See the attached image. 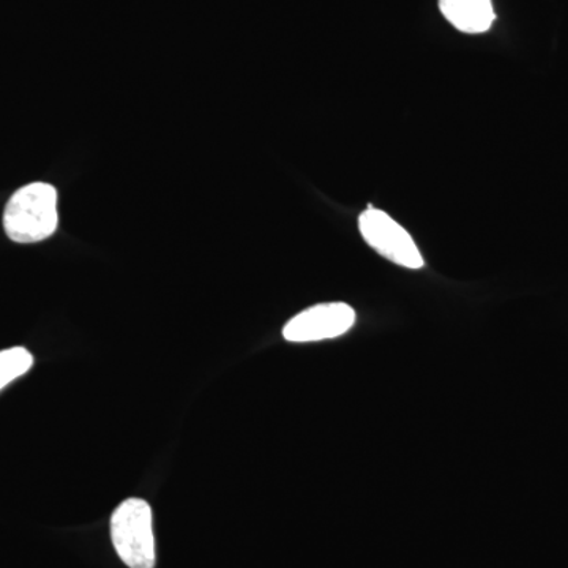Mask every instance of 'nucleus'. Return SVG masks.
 <instances>
[{
    "instance_id": "1",
    "label": "nucleus",
    "mask_w": 568,
    "mask_h": 568,
    "mask_svg": "<svg viewBox=\"0 0 568 568\" xmlns=\"http://www.w3.org/2000/svg\"><path fill=\"white\" fill-rule=\"evenodd\" d=\"M58 192L50 183L22 186L7 203L3 230L17 244H37L58 230Z\"/></svg>"
},
{
    "instance_id": "2",
    "label": "nucleus",
    "mask_w": 568,
    "mask_h": 568,
    "mask_svg": "<svg viewBox=\"0 0 568 568\" xmlns=\"http://www.w3.org/2000/svg\"><path fill=\"white\" fill-rule=\"evenodd\" d=\"M111 540L126 567H155V538L149 503L140 497L123 500L111 517Z\"/></svg>"
},
{
    "instance_id": "3",
    "label": "nucleus",
    "mask_w": 568,
    "mask_h": 568,
    "mask_svg": "<svg viewBox=\"0 0 568 568\" xmlns=\"http://www.w3.org/2000/svg\"><path fill=\"white\" fill-rule=\"evenodd\" d=\"M358 230H361L366 245L372 246L376 253L392 263L413 268V271L424 267V257H422L416 242L405 227L395 222L388 213L377 211L369 205L358 216Z\"/></svg>"
},
{
    "instance_id": "4",
    "label": "nucleus",
    "mask_w": 568,
    "mask_h": 568,
    "mask_svg": "<svg viewBox=\"0 0 568 568\" xmlns=\"http://www.w3.org/2000/svg\"><path fill=\"white\" fill-rule=\"evenodd\" d=\"M355 312L345 302L310 306L295 315L283 328V336L291 343H313L338 338L354 327Z\"/></svg>"
},
{
    "instance_id": "5",
    "label": "nucleus",
    "mask_w": 568,
    "mask_h": 568,
    "mask_svg": "<svg viewBox=\"0 0 568 568\" xmlns=\"http://www.w3.org/2000/svg\"><path fill=\"white\" fill-rule=\"evenodd\" d=\"M439 9L454 28L465 33L487 32L496 18L491 0H439Z\"/></svg>"
},
{
    "instance_id": "6",
    "label": "nucleus",
    "mask_w": 568,
    "mask_h": 568,
    "mask_svg": "<svg viewBox=\"0 0 568 568\" xmlns=\"http://www.w3.org/2000/svg\"><path fill=\"white\" fill-rule=\"evenodd\" d=\"M33 357L26 347L0 351V390L32 368Z\"/></svg>"
}]
</instances>
